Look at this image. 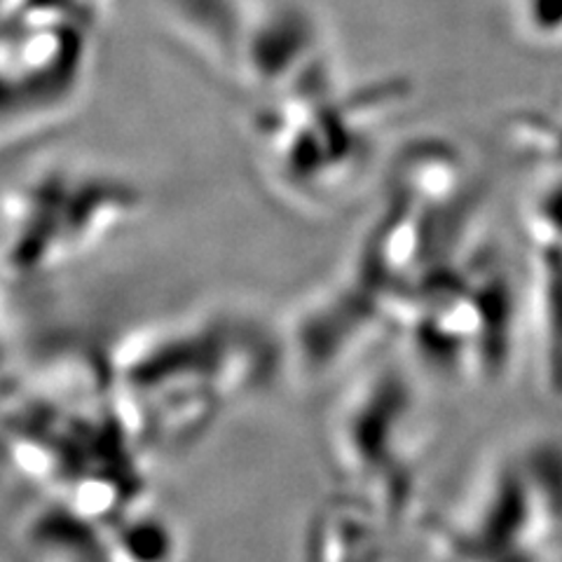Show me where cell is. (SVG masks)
<instances>
[{
  "instance_id": "1",
  "label": "cell",
  "mask_w": 562,
  "mask_h": 562,
  "mask_svg": "<svg viewBox=\"0 0 562 562\" xmlns=\"http://www.w3.org/2000/svg\"><path fill=\"white\" fill-rule=\"evenodd\" d=\"M522 29L539 41H562V0H522Z\"/></svg>"
}]
</instances>
